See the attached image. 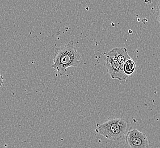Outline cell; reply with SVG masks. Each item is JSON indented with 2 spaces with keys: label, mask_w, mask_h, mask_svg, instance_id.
Returning <instances> with one entry per match:
<instances>
[{
  "label": "cell",
  "mask_w": 160,
  "mask_h": 148,
  "mask_svg": "<svg viewBox=\"0 0 160 148\" xmlns=\"http://www.w3.org/2000/svg\"><path fill=\"white\" fill-rule=\"evenodd\" d=\"M80 63L81 56L74 46L73 41L71 40L58 49L52 67L57 71L59 75L64 76L67 72V68L77 67Z\"/></svg>",
  "instance_id": "obj_1"
},
{
  "label": "cell",
  "mask_w": 160,
  "mask_h": 148,
  "mask_svg": "<svg viewBox=\"0 0 160 148\" xmlns=\"http://www.w3.org/2000/svg\"><path fill=\"white\" fill-rule=\"evenodd\" d=\"M128 130V124L124 119L116 118L97 124L96 132L106 139L118 141L126 137Z\"/></svg>",
  "instance_id": "obj_2"
},
{
  "label": "cell",
  "mask_w": 160,
  "mask_h": 148,
  "mask_svg": "<svg viewBox=\"0 0 160 148\" xmlns=\"http://www.w3.org/2000/svg\"><path fill=\"white\" fill-rule=\"evenodd\" d=\"M125 139L131 148H149V142L146 135L136 129L129 130Z\"/></svg>",
  "instance_id": "obj_3"
},
{
  "label": "cell",
  "mask_w": 160,
  "mask_h": 148,
  "mask_svg": "<svg viewBox=\"0 0 160 148\" xmlns=\"http://www.w3.org/2000/svg\"><path fill=\"white\" fill-rule=\"evenodd\" d=\"M106 66L108 69V73L112 79L126 81L128 77L123 71V66L120 65L114 57L106 56Z\"/></svg>",
  "instance_id": "obj_4"
},
{
  "label": "cell",
  "mask_w": 160,
  "mask_h": 148,
  "mask_svg": "<svg viewBox=\"0 0 160 148\" xmlns=\"http://www.w3.org/2000/svg\"><path fill=\"white\" fill-rule=\"evenodd\" d=\"M107 56L114 57L117 60L120 65L122 66H123L128 60L131 59L128 54L127 49L125 47L114 48L108 53Z\"/></svg>",
  "instance_id": "obj_5"
},
{
  "label": "cell",
  "mask_w": 160,
  "mask_h": 148,
  "mask_svg": "<svg viewBox=\"0 0 160 148\" xmlns=\"http://www.w3.org/2000/svg\"><path fill=\"white\" fill-rule=\"evenodd\" d=\"M136 64L132 59L128 60L123 65V71L124 73L129 77L134 72L135 70Z\"/></svg>",
  "instance_id": "obj_6"
},
{
  "label": "cell",
  "mask_w": 160,
  "mask_h": 148,
  "mask_svg": "<svg viewBox=\"0 0 160 148\" xmlns=\"http://www.w3.org/2000/svg\"><path fill=\"white\" fill-rule=\"evenodd\" d=\"M155 15L156 17L157 21L159 22V23L160 24V3L156 8V12H155Z\"/></svg>",
  "instance_id": "obj_7"
},
{
  "label": "cell",
  "mask_w": 160,
  "mask_h": 148,
  "mask_svg": "<svg viewBox=\"0 0 160 148\" xmlns=\"http://www.w3.org/2000/svg\"><path fill=\"white\" fill-rule=\"evenodd\" d=\"M4 79H3V76L0 73V88L3 86V81H4Z\"/></svg>",
  "instance_id": "obj_8"
},
{
  "label": "cell",
  "mask_w": 160,
  "mask_h": 148,
  "mask_svg": "<svg viewBox=\"0 0 160 148\" xmlns=\"http://www.w3.org/2000/svg\"><path fill=\"white\" fill-rule=\"evenodd\" d=\"M152 0H145V3L147 4H150L152 3Z\"/></svg>",
  "instance_id": "obj_9"
}]
</instances>
